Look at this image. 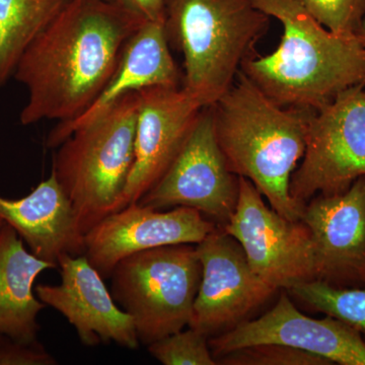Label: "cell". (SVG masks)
I'll use <instances>...</instances> for the list:
<instances>
[{
    "mask_svg": "<svg viewBox=\"0 0 365 365\" xmlns=\"http://www.w3.org/2000/svg\"><path fill=\"white\" fill-rule=\"evenodd\" d=\"M145 21L120 0H68L26 48L14 71L13 78L29 93L21 123H60L83 114Z\"/></svg>",
    "mask_w": 365,
    "mask_h": 365,
    "instance_id": "obj_1",
    "label": "cell"
},
{
    "mask_svg": "<svg viewBox=\"0 0 365 365\" xmlns=\"http://www.w3.org/2000/svg\"><path fill=\"white\" fill-rule=\"evenodd\" d=\"M283 33L270 54L251 53L241 71L276 105L317 110L339 93L365 85V47L359 35H339L319 24L299 0H252Z\"/></svg>",
    "mask_w": 365,
    "mask_h": 365,
    "instance_id": "obj_2",
    "label": "cell"
},
{
    "mask_svg": "<svg viewBox=\"0 0 365 365\" xmlns=\"http://www.w3.org/2000/svg\"><path fill=\"white\" fill-rule=\"evenodd\" d=\"M212 108L230 172L253 182L283 217L299 222L304 206L290 195V180L304 157L314 110L276 105L241 71Z\"/></svg>",
    "mask_w": 365,
    "mask_h": 365,
    "instance_id": "obj_3",
    "label": "cell"
},
{
    "mask_svg": "<svg viewBox=\"0 0 365 365\" xmlns=\"http://www.w3.org/2000/svg\"><path fill=\"white\" fill-rule=\"evenodd\" d=\"M269 21L252 0H165V36L182 56V90L201 107L215 105L234 85Z\"/></svg>",
    "mask_w": 365,
    "mask_h": 365,
    "instance_id": "obj_4",
    "label": "cell"
},
{
    "mask_svg": "<svg viewBox=\"0 0 365 365\" xmlns=\"http://www.w3.org/2000/svg\"><path fill=\"white\" fill-rule=\"evenodd\" d=\"M139 91L118 100L100 117L67 137L53 157L51 173L86 234L115 212L134 162Z\"/></svg>",
    "mask_w": 365,
    "mask_h": 365,
    "instance_id": "obj_5",
    "label": "cell"
},
{
    "mask_svg": "<svg viewBox=\"0 0 365 365\" xmlns=\"http://www.w3.org/2000/svg\"><path fill=\"white\" fill-rule=\"evenodd\" d=\"M201 277L196 245H170L120 261L110 292L133 319L140 344L148 346L189 327Z\"/></svg>",
    "mask_w": 365,
    "mask_h": 365,
    "instance_id": "obj_6",
    "label": "cell"
},
{
    "mask_svg": "<svg viewBox=\"0 0 365 365\" xmlns=\"http://www.w3.org/2000/svg\"><path fill=\"white\" fill-rule=\"evenodd\" d=\"M365 176V85L353 86L317 110L306 150L290 180V195L306 205L317 195H335Z\"/></svg>",
    "mask_w": 365,
    "mask_h": 365,
    "instance_id": "obj_7",
    "label": "cell"
},
{
    "mask_svg": "<svg viewBox=\"0 0 365 365\" xmlns=\"http://www.w3.org/2000/svg\"><path fill=\"white\" fill-rule=\"evenodd\" d=\"M240 177L230 172L216 138L212 106L203 107L181 150L137 202L155 210L193 208L222 227L234 215Z\"/></svg>",
    "mask_w": 365,
    "mask_h": 365,
    "instance_id": "obj_8",
    "label": "cell"
},
{
    "mask_svg": "<svg viewBox=\"0 0 365 365\" xmlns=\"http://www.w3.org/2000/svg\"><path fill=\"white\" fill-rule=\"evenodd\" d=\"M222 228L240 242L254 272L276 290L316 279L309 228L302 220L292 222L268 206L246 178L240 177L237 207Z\"/></svg>",
    "mask_w": 365,
    "mask_h": 365,
    "instance_id": "obj_9",
    "label": "cell"
},
{
    "mask_svg": "<svg viewBox=\"0 0 365 365\" xmlns=\"http://www.w3.org/2000/svg\"><path fill=\"white\" fill-rule=\"evenodd\" d=\"M196 250L202 277L190 328L212 337L237 325L276 292L254 272L240 242L222 227L210 232Z\"/></svg>",
    "mask_w": 365,
    "mask_h": 365,
    "instance_id": "obj_10",
    "label": "cell"
},
{
    "mask_svg": "<svg viewBox=\"0 0 365 365\" xmlns=\"http://www.w3.org/2000/svg\"><path fill=\"white\" fill-rule=\"evenodd\" d=\"M218 227L198 210H155L131 204L106 216L85 235V255L104 279L126 257L170 245H197Z\"/></svg>",
    "mask_w": 365,
    "mask_h": 365,
    "instance_id": "obj_11",
    "label": "cell"
},
{
    "mask_svg": "<svg viewBox=\"0 0 365 365\" xmlns=\"http://www.w3.org/2000/svg\"><path fill=\"white\" fill-rule=\"evenodd\" d=\"M263 343L304 350L333 364L365 365V342L356 331L332 317L314 319L300 313L284 294L260 318L242 322L232 330L209 338L215 359L228 352Z\"/></svg>",
    "mask_w": 365,
    "mask_h": 365,
    "instance_id": "obj_12",
    "label": "cell"
},
{
    "mask_svg": "<svg viewBox=\"0 0 365 365\" xmlns=\"http://www.w3.org/2000/svg\"><path fill=\"white\" fill-rule=\"evenodd\" d=\"M59 284H38L36 295L76 329L81 344L110 343L135 350L140 345L133 319L113 299L104 277L86 255H63L58 260Z\"/></svg>",
    "mask_w": 365,
    "mask_h": 365,
    "instance_id": "obj_13",
    "label": "cell"
},
{
    "mask_svg": "<svg viewBox=\"0 0 365 365\" xmlns=\"http://www.w3.org/2000/svg\"><path fill=\"white\" fill-rule=\"evenodd\" d=\"M202 108L182 86L139 91L133 167L116 211L138 202L165 174Z\"/></svg>",
    "mask_w": 365,
    "mask_h": 365,
    "instance_id": "obj_14",
    "label": "cell"
},
{
    "mask_svg": "<svg viewBox=\"0 0 365 365\" xmlns=\"http://www.w3.org/2000/svg\"><path fill=\"white\" fill-rule=\"evenodd\" d=\"M300 220L313 240L316 279L365 287V176L343 193L314 196Z\"/></svg>",
    "mask_w": 365,
    "mask_h": 365,
    "instance_id": "obj_15",
    "label": "cell"
},
{
    "mask_svg": "<svg viewBox=\"0 0 365 365\" xmlns=\"http://www.w3.org/2000/svg\"><path fill=\"white\" fill-rule=\"evenodd\" d=\"M170 47L163 21H146L125 46L116 71L102 93L76 119L57 123L46 139L47 148H58L72 132L97 119L128 93L157 86H182V73Z\"/></svg>",
    "mask_w": 365,
    "mask_h": 365,
    "instance_id": "obj_16",
    "label": "cell"
},
{
    "mask_svg": "<svg viewBox=\"0 0 365 365\" xmlns=\"http://www.w3.org/2000/svg\"><path fill=\"white\" fill-rule=\"evenodd\" d=\"M0 218L18 232L31 253L57 269L63 255H85V234L78 215L53 173L29 195L0 196Z\"/></svg>",
    "mask_w": 365,
    "mask_h": 365,
    "instance_id": "obj_17",
    "label": "cell"
},
{
    "mask_svg": "<svg viewBox=\"0 0 365 365\" xmlns=\"http://www.w3.org/2000/svg\"><path fill=\"white\" fill-rule=\"evenodd\" d=\"M47 269L57 266L28 251L18 232L4 223L0 230V334L26 344L37 342L38 316L47 306L36 295L34 283Z\"/></svg>",
    "mask_w": 365,
    "mask_h": 365,
    "instance_id": "obj_18",
    "label": "cell"
},
{
    "mask_svg": "<svg viewBox=\"0 0 365 365\" xmlns=\"http://www.w3.org/2000/svg\"><path fill=\"white\" fill-rule=\"evenodd\" d=\"M68 0H0V88L13 78L26 48Z\"/></svg>",
    "mask_w": 365,
    "mask_h": 365,
    "instance_id": "obj_19",
    "label": "cell"
},
{
    "mask_svg": "<svg viewBox=\"0 0 365 365\" xmlns=\"http://www.w3.org/2000/svg\"><path fill=\"white\" fill-rule=\"evenodd\" d=\"M288 292L314 311L349 326L365 342V287H338L314 279L299 283Z\"/></svg>",
    "mask_w": 365,
    "mask_h": 365,
    "instance_id": "obj_20",
    "label": "cell"
},
{
    "mask_svg": "<svg viewBox=\"0 0 365 365\" xmlns=\"http://www.w3.org/2000/svg\"><path fill=\"white\" fill-rule=\"evenodd\" d=\"M148 350L163 365H216L208 336L190 327L151 343Z\"/></svg>",
    "mask_w": 365,
    "mask_h": 365,
    "instance_id": "obj_21",
    "label": "cell"
},
{
    "mask_svg": "<svg viewBox=\"0 0 365 365\" xmlns=\"http://www.w3.org/2000/svg\"><path fill=\"white\" fill-rule=\"evenodd\" d=\"M215 361L220 365H333L319 355L275 343L241 348L217 357Z\"/></svg>",
    "mask_w": 365,
    "mask_h": 365,
    "instance_id": "obj_22",
    "label": "cell"
},
{
    "mask_svg": "<svg viewBox=\"0 0 365 365\" xmlns=\"http://www.w3.org/2000/svg\"><path fill=\"white\" fill-rule=\"evenodd\" d=\"M331 32L356 35L365 20V0H299Z\"/></svg>",
    "mask_w": 365,
    "mask_h": 365,
    "instance_id": "obj_23",
    "label": "cell"
},
{
    "mask_svg": "<svg viewBox=\"0 0 365 365\" xmlns=\"http://www.w3.org/2000/svg\"><path fill=\"white\" fill-rule=\"evenodd\" d=\"M56 359L41 343L26 344L0 334V365H56Z\"/></svg>",
    "mask_w": 365,
    "mask_h": 365,
    "instance_id": "obj_24",
    "label": "cell"
},
{
    "mask_svg": "<svg viewBox=\"0 0 365 365\" xmlns=\"http://www.w3.org/2000/svg\"><path fill=\"white\" fill-rule=\"evenodd\" d=\"M146 21L165 20V0H120Z\"/></svg>",
    "mask_w": 365,
    "mask_h": 365,
    "instance_id": "obj_25",
    "label": "cell"
},
{
    "mask_svg": "<svg viewBox=\"0 0 365 365\" xmlns=\"http://www.w3.org/2000/svg\"><path fill=\"white\" fill-rule=\"evenodd\" d=\"M357 35H359V40L361 41L362 44H364L365 47V32L364 31L360 30L359 33H357Z\"/></svg>",
    "mask_w": 365,
    "mask_h": 365,
    "instance_id": "obj_26",
    "label": "cell"
},
{
    "mask_svg": "<svg viewBox=\"0 0 365 365\" xmlns=\"http://www.w3.org/2000/svg\"><path fill=\"white\" fill-rule=\"evenodd\" d=\"M4 223H6V222H4V220H2V218H0V230H1V228H2V227H4Z\"/></svg>",
    "mask_w": 365,
    "mask_h": 365,
    "instance_id": "obj_27",
    "label": "cell"
},
{
    "mask_svg": "<svg viewBox=\"0 0 365 365\" xmlns=\"http://www.w3.org/2000/svg\"><path fill=\"white\" fill-rule=\"evenodd\" d=\"M361 30H362V31H364V32H365V20L364 21V24H362V28H361Z\"/></svg>",
    "mask_w": 365,
    "mask_h": 365,
    "instance_id": "obj_28",
    "label": "cell"
}]
</instances>
